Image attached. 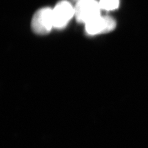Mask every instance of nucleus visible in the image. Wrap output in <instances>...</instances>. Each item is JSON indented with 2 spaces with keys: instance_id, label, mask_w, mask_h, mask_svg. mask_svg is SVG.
Instances as JSON below:
<instances>
[{
  "instance_id": "obj_1",
  "label": "nucleus",
  "mask_w": 148,
  "mask_h": 148,
  "mask_svg": "<svg viewBox=\"0 0 148 148\" xmlns=\"http://www.w3.org/2000/svg\"><path fill=\"white\" fill-rule=\"evenodd\" d=\"M74 8L75 16L79 23L86 24L101 15V7L96 0H80Z\"/></svg>"
},
{
  "instance_id": "obj_2",
  "label": "nucleus",
  "mask_w": 148,
  "mask_h": 148,
  "mask_svg": "<svg viewBox=\"0 0 148 148\" xmlns=\"http://www.w3.org/2000/svg\"><path fill=\"white\" fill-rule=\"evenodd\" d=\"M32 27L33 31L38 35L48 34L54 27L53 9L46 7L37 11L32 17Z\"/></svg>"
},
{
  "instance_id": "obj_3",
  "label": "nucleus",
  "mask_w": 148,
  "mask_h": 148,
  "mask_svg": "<svg viewBox=\"0 0 148 148\" xmlns=\"http://www.w3.org/2000/svg\"><path fill=\"white\" fill-rule=\"evenodd\" d=\"M116 26L115 21L109 16H98L85 24L86 31L90 35L106 34Z\"/></svg>"
},
{
  "instance_id": "obj_4",
  "label": "nucleus",
  "mask_w": 148,
  "mask_h": 148,
  "mask_svg": "<svg viewBox=\"0 0 148 148\" xmlns=\"http://www.w3.org/2000/svg\"><path fill=\"white\" fill-rule=\"evenodd\" d=\"M75 16V8L67 1H61L53 9L54 27L62 29Z\"/></svg>"
},
{
  "instance_id": "obj_5",
  "label": "nucleus",
  "mask_w": 148,
  "mask_h": 148,
  "mask_svg": "<svg viewBox=\"0 0 148 148\" xmlns=\"http://www.w3.org/2000/svg\"><path fill=\"white\" fill-rule=\"evenodd\" d=\"M99 3L101 10L112 11L119 7L120 1L119 0H100Z\"/></svg>"
},
{
  "instance_id": "obj_6",
  "label": "nucleus",
  "mask_w": 148,
  "mask_h": 148,
  "mask_svg": "<svg viewBox=\"0 0 148 148\" xmlns=\"http://www.w3.org/2000/svg\"><path fill=\"white\" fill-rule=\"evenodd\" d=\"M73 1H74V2H75L76 3H77V2H79V1H80V0H72Z\"/></svg>"
}]
</instances>
